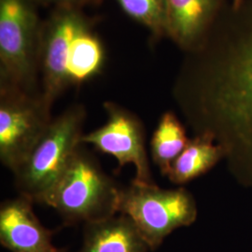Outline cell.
Listing matches in <instances>:
<instances>
[{
  "mask_svg": "<svg viewBox=\"0 0 252 252\" xmlns=\"http://www.w3.org/2000/svg\"><path fill=\"white\" fill-rule=\"evenodd\" d=\"M189 139L186 130L172 111L162 114L151 140L153 161L162 176H167L173 162L184 151Z\"/></svg>",
  "mask_w": 252,
  "mask_h": 252,
  "instance_id": "cell-13",
  "label": "cell"
},
{
  "mask_svg": "<svg viewBox=\"0 0 252 252\" xmlns=\"http://www.w3.org/2000/svg\"><path fill=\"white\" fill-rule=\"evenodd\" d=\"M33 202L19 195L1 204L0 243L9 252H67L55 247L54 231L39 221Z\"/></svg>",
  "mask_w": 252,
  "mask_h": 252,
  "instance_id": "cell-9",
  "label": "cell"
},
{
  "mask_svg": "<svg viewBox=\"0 0 252 252\" xmlns=\"http://www.w3.org/2000/svg\"><path fill=\"white\" fill-rule=\"evenodd\" d=\"M86 110L73 105L52 120L44 135L14 175L19 195L41 204L81 147Z\"/></svg>",
  "mask_w": 252,
  "mask_h": 252,
  "instance_id": "cell-3",
  "label": "cell"
},
{
  "mask_svg": "<svg viewBox=\"0 0 252 252\" xmlns=\"http://www.w3.org/2000/svg\"><path fill=\"white\" fill-rule=\"evenodd\" d=\"M44 5H54L59 8H80L83 6V0H36Z\"/></svg>",
  "mask_w": 252,
  "mask_h": 252,
  "instance_id": "cell-15",
  "label": "cell"
},
{
  "mask_svg": "<svg viewBox=\"0 0 252 252\" xmlns=\"http://www.w3.org/2000/svg\"><path fill=\"white\" fill-rule=\"evenodd\" d=\"M165 33L181 48L204 43L226 0H164Z\"/></svg>",
  "mask_w": 252,
  "mask_h": 252,
  "instance_id": "cell-10",
  "label": "cell"
},
{
  "mask_svg": "<svg viewBox=\"0 0 252 252\" xmlns=\"http://www.w3.org/2000/svg\"><path fill=\"white\" fill-rule=\"evenodd\" d=\"M103 0H83V5L85 4H94V5H97L100 4Z\"/></svg>",
  "mask_w": 252,
  "mask_h": 252,
  "instance_id": "cell-16",
  "label": "cell"
},
{
  "mask_svg": "<svg viewBox=\"0 0 252 252\" xmlns=\"http://www.w3.org/2000/svg\"><path fill=\"white\" fill-rule=\"evenodd\" d=\"M127 15L149 28L154 36L165 33L164 0H117Z\"/></svg>",
  "mask_w": 252,
  "mask_h": 252,
  "instance_id": "cell-14",
  "label": "cell"
},
{
  "mask_svg": "<svg viewBox=\"0 0 252 252\" xmlns=\"http://www.w3.org/2000/svg\"><path fill=\"white\" fill-rule=\"evenodd\" d=\"M121 189L81 146L41 204L55 209L65 225L86 224L117 214Z\"/></svg>",
  "mask_w": 252,
  "mask_h": 252,
  "instance_id": "cell-2",
  "label": "cell"
},
{
  "mask_svg": "<svg viewBox=\"0 0 252 252\" xmlns=\"http://www.w3.org/2000/svg\"><path fill=\"white\" fill-rule=\"evenodd\" d=\"M53 118L39 94L0 84V161L15 173Z\"/></svg>",
  "mask_w": 252,
  "mask_h": 252,
  "instance_id": "cell-6",
  "label": "cell"
},
{
  "mask_svg": "<svg viewBox=\"0 0 252 252\" xmlns=\"http://www.w3.org/2000/svg\"><path fill=\"white\" fill-rule=\"evenodd\" d=\"M118 213L128 217L150 251H155L173 231L196 220L197 206L184 188L162 189L133 180L121 189Z\"/></svg>",
  "mask_w": 252,
  "mask_h": 252,
  "instance_id": "cell-4",
  "label": "cell"
},
{
  "mask_svg": "<svg viewBox=\"0 0 252 252\" xmlns=\"http://www.w3.org/2000/svg\"><path fill=\"white\" fill-rule=\"evenodd\" d=\"M150 248L128 217L115 215L84 224L77 252H148Z\"/></svg>",
  "mask_w": 252,
  "mask_h": 252,
  "instance_id": "cell-11",
  "label": "cell"
},
{
  "mask_svg": "<svg viewBox=\"0 0 252 252\" xmlns=\"http://www.w3.org/2000/svg\"><path fill=\"white\" fill-rule=\"evenodd\" d=\"M40 32L31 0H0V84L36 94Z\"/></svg>",
  "mask_w": 252,
  "mask_h": 252,
  "instance_id": "cell-5",
  "label": "cell"
},
{
  "mask_svg": "<svg viewBox=\"0 0 252 252\" xmlns=\"http://www.w3.org/2000/svg\"><path fill=\"white\" fill-rule=\"evenodd\" d=\"M223 158V148L211 135H195L173 162L167 178L174 184H186L211 170Z\"/></svg>",
  "mask_w": 252,
  "mask_h": 252,
  "instance_id": "cell-12",
  "label": "cell"
},
{
  "mask_svg": "<svg viewBox=\"0 0 252 252\" xmlns=\"http://www.w3.org/2000/svg\"><path fill=\"white\" fill-rule=\"evenodd\" d=\"M91 23L79 8L55 9L41 25L39 42V71L42 75L40 96L51 109L54 101L70 86L67 67L72 56L76 36Z\"/></svg>",
  "mask_w": 252,
  "mask_h": 252,
  "instance_id": "cell-7",
  "label": "cell"
},
{
  "mask_svg": "<svg viewBox=\"0 0 252 252\" xmlns=\"http://www.w3.org/2000/svg\"><path fill=\"white\" fill-rule=\"evenodd\" d=\"M104 108L107 122L99 128L82 135V144H91L100 153L113 156L119 169L127 163L135 167L134 181L155 184L146 149V136L143 124L138 117L112 102H106Z\"/></svg>",
  "mask_w": 252,
  "mask_h": 252,
  "instance_id": "cell-8",
  "label": "cell"
},
{
  "mask_svg": "<svg viewBox=\"0 0 252 252\" xmlns=\"http://www.w3.org/2000/svg\"><path fill=\"white\" fill-rule=\"evenodd\" d=\"M195 51L176 98L195 135H211L235 175L252 185V0L226 1Z\"/></svg>",
  "mask_w": 252,
  "mask_h": 252,
  "instance_id": "cell-1",
  "label": "cell"
}]
</instances>
